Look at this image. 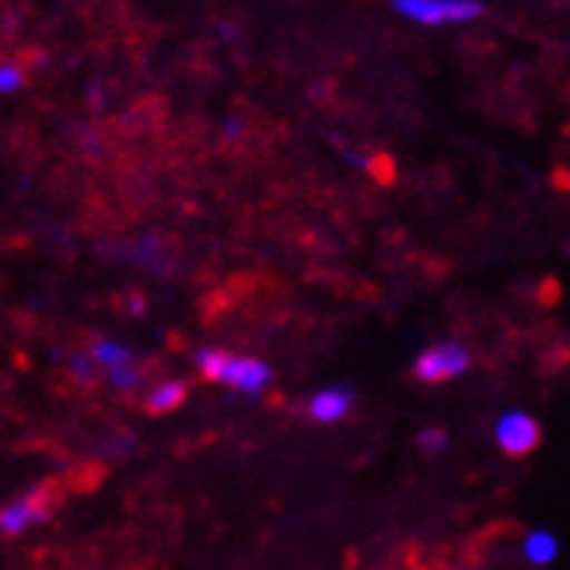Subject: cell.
Instances as JSON below:
<instances>
[{"label":"cell","mask_w":570,"mask_h":570,"mask_svg":"<svg viewBox=\"0 0 570 570\" xmlns=\"http://www.w3.org/2000/svg\"><path fill=\"white\" fill-rule=\"evenodd\" d=\"M196 364H200L204 379L235 385L238 392H249V395L259 392L269 382V367L263 361H253V357H235V354H225V351H200Z\"/></svg>","instance_id":"obj_1"},{"label":"cell","mask_w":570,"mask_h":570,"mask_svg":"<svg viewBox=\"0 0 570 570\" xmlns=\"http://www.w3.org/2000/svg\"><path fill=\"white\" fill-rule=\"evenodd\" d=\"M392 8L420 24H455L483 18L480 0H392Z\"/></svg>","instance_id":"obj_2"},{"label":"cell","mask_w":570,"mask_h":570,"mask_svg":"<svg viewBox=\"0 0 570 570\" xmlns=\"http://www.w3.org/2000/svg\"><path fill=\"white\" fill-rule=\"evenodd\" d=\"M469 367V351L459 343H438L431 351H424L413 364V375L420 382H449Z\"/></svg>","instance_id":"obj_3"},{"label":"cell","mask_w":570,"mask_h":570,"mask_svg":"<svg viewBox=\"0 0 570 570\" xmlns=\"http://www.w3.org/2000/svg\"><path fill=\"white\" fill-rule=\"evenodd\" d=\"M498 441H501V449L504 455L511 459H525L539 449V441H542V428L535 424V420L529 413H508L501 420V428H498Z\"/></svg>","instance_id":"obj_4"},{"label":"cell","mask_w":570,"mask_h":570,"mask_svg":"<svg viewBox=\"0 0 570 570\" xmlns=\"http://www.w3.org/2000/svg\"><path fill=\"white\" fill-rule=\"evenodd\" d=\"M351 406H354V392L346 385H333V389L315 395L308 413L318 420V424H336V420H343L346 413H351Z\"/></svg>","instance_id":"obj_5"},{"label":"cell","mask_w":570,"mask_h":570,"mask_svg":"<svg viewBox=\"0 0 570 570\" xmlns=\"http://www.w3.org/2000/svg\"><path fill=\"white\" fill-rule=\"evenodd\" d=\"M183 403H186V385L183 382H168V385H161L151 395V400H147V410H151V413H168V410H176Z\"/></svg>","instance_id":"obj_6"},{"label":"cell","mask_w":570,"mask_h":570,"mask_svg":"<svg viewBox=\"0 0 570 570\" xmlns=\"http://www.w3.org/2000/svg\"><path fill=\"white\" fill-rule=\"evenodd\" d=\"M36 518V511H32V501H14L11 508H4L0 511V529L4 532H18V529H24Z\"/></svg>","instance_id":"obj_7"},{"label":"cell","mask_w":570,"mask_h":570,"mask_svg":"<svg viewBox=\"0 0 570 570\" xmlns=\"http://www.w3.org/2000/svg\"><path fill=\"white\" fill-rule=\"evenodd\" d=\"M525 553H529V560H535V563H550V560L557 557V539H553V535H532V539H529V547H525Z\"/></svg>","instance_id":"obj_8"},{"label":"cell","mask_w":570,"mask_h":570,"mask_svg":"<svg viewBox=\"0 0 570 570\" xmlns=\"http://www.w3.org/2000/svg\"><path fill=\"white\" fill-rule=\"evenodd\" d=\"M95 357L102 361V364H109V367L130 364V354L122 351V346H116V343H98V346H95Z\"/></svg>","instance_id":"obj_9"},{"label":"cell","mask_w":570,"mask_h":570,"mask_svg":"<svg viewBox=\"0 0 570 570\" xmlns=\"http://www.w3.org/2000/svg\"><path fill=\"white\" fill-rule=\"evenodd\" d=\"M444 441H449V438H444V431H424V434H420V449L441 452V449H444Z\"/></svg>","instance_id":"obj_10"},{"label":"cell","mask_w":570,"mask_h":570,"mask_svg":"<svg viewBox=\"0 0 570 570\" xmlns=\"http://www.w3.org/2000/svg\"><path fill=\"white\" fill-rule=\"evenodd\" d=\"M553 302H557V284L550 281V284H547V305H553Z\"/></svg>","instance_id":"obj_11"}]
</instances>
